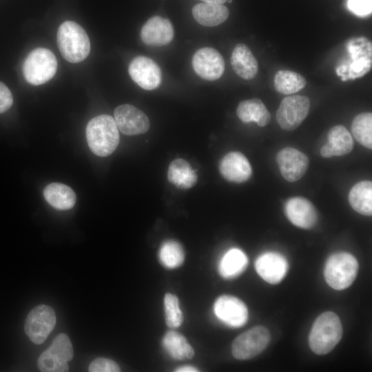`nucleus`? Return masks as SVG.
Here are the masks:
<instances>
[{
  "mask_svg": "<svg viewBox=\"0 0 372 372\" xmlns=\"http://www.w3.org/2000/svg\"><path fill=\"white\" fill-rule=\"evenodd\" d=\"M86 138L94 154L101 157L110 155L119 143L118 129L114 118L107 114L92 118L86 127Z\"/></svg>",
  "mask_w": 372,
  "mask_h": 372,
  "instance_id": "1",
  "label": "nucleus"
},
{
  "mask_svg": "<svg viewBox=\"0 0 372 372\" xmlns=\"http://www.w3.org/2000/svg\"><path fill=\"white\" fill-rule=\"evenodd\" d=\"M342 335L339 317L331 311L324 312L313 324L309 335V347L316 354H327L338 344Z\"/></svg>",
  "mask_w": 372,
  "mask_h": 372,
  "instance_id": "2",
  "label": "nucleus"
},
{
  "mask_svg": "<svg viewBox=\"0 0 372 372\" xmlns=\"http://www.w3.org/2000/svg\"><path fill=\"white\" fill-rule=\"evenodd\" d=\"M56 39L61 55L70 63L81 62L90 53L89 37L85 30L74 21H66L61 23Z\"/></svg>",
  "mask_w": 372,
  "mask_h": 372,
  "instance_id": "3",
  "label": "nucleus"
},
{
  "mask_svg": "<svg viewBox=\"0 0 372 372\" xmlns=\"http://www.w3.org/2000/svg\"><path fill=\"white\" fill-rule=\"evenodd\" d=\"M356 258L347 252H338L327 259L324 270L327 283L331 288L342 290L354 281L358 271Z\"/></svg>",
  "mask_w": 372,
  "mask_h": 372,
  "instance_id": "4",
  "label": "nucleus"
},
{
  "mask_svg": "<svg viewBox=\"0 0 372 372\" xmlns=\"http://www.w3.org/2000/svg\"><path fill=\"white\" fill-rule=\"evenodd\" d=\"M57 70L54 54L47 48H38L31 51L23 65V73L26 81L39 85L52 79Z\"/></svg>",
  "mask_w": 372,
  "mask_h": 372,
  "instance_id": "5",
  "label": "nucleus"
},
{
  "mask_svg": "<svg viewBox=\"0 0 372 372\" xmlns=\"http://www.w3.org/2000/svg\"><path fill=\"white\" fill-rule=\"evenodd\" d=\"M74 355L72 344L68 336L60 333L54 339L49 348L39 357L37 366L43 372L68 371V362Z\"/></svg>",
  "mask_w": 372,
  "mask_h": 372,
  "instance_id": "6",
  "label": "nucleus"
},
{
  "mask_svg": "<svg viewBox=\"0 0 372 372\" xmlns=\"http://www.w3.org/2000/svg\"><path fill=\"white\" fill-rule=\"evenodd\" d=\"M271 340L269 330L256 326L239 335L233 342L231 353L238 360L251 359L263 351Z\"/></svg>",
  "mask_w": 372,
  "mask_h": 372,
  "instance_id": "7",
  "label": "nucleus"
},
{
  "mask_svg": "<svg viewBox=\"0 0 372 372\" xmlns=\"http://www.w3.org/2000/svg\"><path fill=\"white\" fill-rule=\"evenodd\" d=\"M56 324L54 310L46 304H39L28 314L24 330L29 339L36 344H42Z\"/></svg>",
  "mask_w": 372,
  "mask_h": 372,
  "instance_id": "8",
  "label": "nucleus"
},
{
  "mask_svg": "<svg viewBox=\"0 0 372 372\" xmlns=\"http://www.w3.org/2000/svg\"><path fill=\"white\" fill-rule=\"evenodd\" d=\"M309 107L310 101L306 96H287L282 99L276 112V121L282 130H293L307 116Z\"/></svg>",
  "mask_w": 372,
  "mask_h": 372,
  "instance_id": "9",
  "label": "nucleus"
},
{
  "mask_svg": "<svg viewBox=\"0 0 372 372\" xmlns=\"http://www.w3.org/2000/svg\"><path fill=\"white\" fill-rule=\"evenodd\" d=\"M214 311L220 321L233 328L243 326L248 320V310L245 304L230 295L219 296L214 302Z\"/></svg>",
  "mask_w": 372,
  "mask_h": 372,
  "instance_id": "10",
  "label": "nucleus"
},
{
  "mask_svg": "<svg viewBox=\"0 0 372 372\" xmlns=\"http://www.w3.org/2000/svg\"><path fill=\"white\" fill-rule=\"evenodd\" d=\"M195 72L207 81H215L222 76L225 71V61L216 50L205 47L198 50L192 58Z\"/></svg>",
  "mask_w": 372,
  "mask_h": 372,
  "instance_id": "11",
  "label": "nucleus"
},
{
  "mask_svg": "<svg viewBox=\"0 0 372 372\" xmlns=\"http://www.w3.org/2000/svg\"><path fill=\"white\" fill-rule=\"evenodd\" d=\"M128 72L132 79L144 90H152L161 84V70L152 59L147 56L135 57L129 65Z\"/></svg>",
  "mask_w": 372,
  "mask_h": 372,
  "instance_id": "12",
  "label": "nucleus"
},
{
  "mask_svg": "<svg viewBox=\"0 0 372 372\" xmlns=\"http://www.w3.org/2000/svg\"><path fill=\"white\" fill-rule=\"evenodd\" d=\"M118 129L124 134L133 136L145 133L149 127V121L146 114L137 107L123 104L114 112Z\"/></svg>",
  "mask_w": 372,
  "mask_h": 372,
  "instance_id": "13",
  "label": "nucleus"
},
{
  "mask_svg": "<svg viewBox=\"0 0 372 372\" xmlns=\"http://www.w3.org/2000/svg\"><path fill=\"white\" fill-rule=\"evenodd\" d=\"M276 162L282 176L289 182L301 178L309 167L307 155L290 147H285L278 153Z\"/></svg>",
  "mask_w": 372,
  "mask_h": 372,
  "instance_id": "14",
  "label": "nucleus"
},
{
  "mask_svg": "<svg viewBox=\"0 0 372 372\" xmlns=\"http://www.w3.org/2000/svg\"><path fill=\"white\" fill-rule=\"evenodd\" d=\"M255 268L258 274L266 282L275 285L282 281L288 271V262L280 254L267 251L260 255Z\"/></svg>",
  "mask_w": 372,
  "mask_h": 372,
  "instance_id": "15",
  "label": "nucleus"
},
{
  "mask_svg": "<svg viewBox=\"0 0 372 372\" xmlns=\"http://www.w3.org/2000/svg\"><path fill=\"white\" fill-rule=\"evenodd\" d=\"M285 211L289 220L302 229H311L318 221V212L315 206L303 197L289 198L285 205Z\"/></svg>",
  "mask_w": 372,
  "mask_h": 372,
  "instance_id": "16",
  "label": "nucleus"
},
{
  "mask_svg": "<svg viewBox=\"0 0 372 372\" xmlns=\"http://www.w3.org/2000/svg\"><path fill=\"white\" fill-rule=\"evenodd\" d=\"M174 36L170 21L161 16L149 19L141 30L143 42L148 45L162 46L169 43Z\"/></svg>",
  "mask_w": 372,
  "mask_h": 372,
  "instance_id": "17",
  "label": "nucleus"
},
{
  "mask_svg": "<svg viewBox=\"0 0 372 372\" xmlns=\"http://www.w3.org/2000/svg\"><path fill=\"white\" fill-rule=\"evenodd\" d=\"M220 172L229 181L241 183L249 179L252 168L244 154L231 152L226 154L220 163Z\"/></svg>",
  "mask_w": 372,
  "mask_h": 372,
  "instance_id": "18",
  "label": "nucleus"
},
{
  "mask_svg": "<svg viewBox=\"0 0 372 372\" xmlns=\"http://www.w3.org/2000/svg\"><path fill=\"white\" fill-rule=\"evenodd\" d=\"M327 143L320 149V154L324 158L341 156L351 152L353 141L351 134L342 125L331 127L327 134Z\"/></svg>",
  "mask_w": 372,
  "mask_h": 372,
  "instance_id": "19",
  "label": "nucleus"
},
{
  "mask_svg": "<svg viewBox=\"0 0 372 372\" xmlns=\"http://www.w3.org/2000/svg\"><path fill=\"white\" fill-rule=\"evenodd\" d=\"M231 63L235 73L245 80L254 79L258 71V62L247 45L237 44L232 52Z\"/></svg>",
  "mask_w": 372,
  "mask_h": 372,
  "instance_id": "20",
  "label": "nucleus"
},
{
  "mask_svg": "<svg viewBox=\"0 0 372 372\" xmlns=\"http://www.w3.org/2000/svg\"><path fill=\"white\" fill-rule=\"evenodd\" d=\"M195 20L203 26L213 27L220 25L228 18V8L223 4L200 3L192 10Z\"/></svg>",
  "mask_w": 372,
  "mask_h": 372,
  "instance_id": "21",
  "label": "nucleus"
},
{
  "mask_svg": "<svg viewBox=\"0 0 372 372\" xmlns=\"http://www.w3.org/2000/svg\"><path fill=\"white\" fill-rule=\"evenodd\" d=\"M47 203L58 210L72 209L76 203V194L71 187L59 183L48 185L43 190Z\"/></svg>",
  "mask_w": 372,
  "mask_h": 372,
  "instance_id": "22",
  "label": "nucleus"
},
{
  "mask_svg": "<svg viewBox=\"0 0 372 372\" xmlns=\"http://www.w3.org/2000/svg\"><path fill=\"white\" fill-rule=\"evenodd\" d=\"M236 113L244 123L256 122L260 127L266 126L271 119V114L262 101L258 99L242 101L238 105Z\"/></svg>",
  "mask_w": 372,
  "mask_h": 372,
  "instance_id": "23",
  "label": "nucleus"
},
{
  "mask_svg": "<svg viewBox=\"0 0 372 372\" xmlns=\"http://www.w3.org/2000/svg\"><path fill=\"white\" fill-rule=\"evenodd\" d=\"M248 258L240 249L232 248L228 250L220 259L218 272L225 279H232L241 274L246 269Z\"/></svg>",
  "mask_w": 372,
  "mask_h": 372,
  "instance_id": "24",
  "label": "nucleus"
},
{
  "mask_svg": "<svg viewBox=\"0 0 372 372\" xmlns=\"http://www.w3.org/2000/svg\"><path fill=\"white\" fill-rule=\"evenodd\" d=\"M162 345L169 355L176 360L191 359L194 355V351L187 340L175 331H169L165 334Z\"/></svg>",
  "mask_w": 372,
  "mask_h": 372,
  "instance_id": "25",
  "label": "nucleus"
},
{
  "mask_svg": "<svg viewBox=\"0 0 372 372\" xmlns=\"http://www.w3.org/2000/svg\"><path fill=\"white\" fill-rule=\"evenodd\" d=\"M168 180L180 189L192 187L197 182V176L189 163L183 158L173 161L167 172Z\"/></svg>",
  "mask_w": 372,
  "mask_h": 372,
  "instance_id": "26",
  "label": "nucleus"
},
{
  "mask_svg": "<svg viewBox=\"0 0 372 372\" xmlns=\"http://www.w3.org/2000/svg\"><path fill=\"white\" fill-rule=\"evenodd\" d=\"M349 202L358 213L371 216L372 214V183L363 180L355 184L349 194Z\"/></svg>",
  "mask_w": 372,
  "mask_h": 372,
  "instance_id": "27",
  "label": "nucleus"
},
{
  "mask_svg": "<svg viewBox=\"0 0 372 372\" xmlns=\"http://www.w3.org/2000/svg\"><path fill=\"white\" fill-rule=\"evenodd\" d=\"M274 87L282 94H291L304 87L307 81L299 73L290 70H279L274 76Z\"/></svg>",
  "mask_w": 372,
  "mask_h": 372,
  "instance_id": "28",
  "label": "nucleus"
},
{
  "mask_svg": "<svg viewBox=\"0 0 372 372\" xmlns=\"http://www.w3.org/2000/svg\"><path fill=\"white\" fill-rule=\"evenodd\" d=\"M158 259L162 265L167 269L180 267L185 260L183 247L174 240L163 242L158 251Z\"/></svg>",
  "mask_w": 372,
  "mask_h": 372,
  "instance_id": "29",
  "label": "nucleus"
},
{
  "mask_svg": "<svg viewBox=\"0 0 372 372\" xmlns=\"http://www.w3.org/2000/svg\"><path fill=\"white\" fill-rule=\"evenodd\" d=\"M351 131L358 142L368 149L372 148V114L371 112L358 114L353 121Z\"/></svg>",
  "mask_w": 372,
  "mask_h": 372,
  "instance_id": "30",
  "label": "nucleus"
},
{
  "mask_svg": "<svg viewBox=\"0 0 372 372\" xmlns=\"http://www.w3.org/2000/svg\"><path fill=\"white\" fill-rule=\"evenodd\" d=\"M164 311L165 322L169 328L180 327L183 321V316L179 307L178 298L174 294L167 293L164 297Z\"/></svg>",
  "mask_w": 372,
  "mask_h": 372,
  "instance_id": "31",
  "label": "nucleus"
},
{
  "mask_svg": "<svg viewBox=\"0 0 372 372\" xmlns=\"http://www.w3.org/2000/svg\"><path fill=\"white\" fill-rule=\"evenodd\" d=\"M88 371L90 372H118L121 369L114 361L105 358L94 359L89 365Z\"/></svg>",
  "mask_w": 372,
  "mask_h": 372,
  "instance_id": "32",
  "label": "nucleus"
},
{
  "mask_svg": "<svg viewBox=\"0 0 372 372\" xmlns=\"http://www.w3.org/2000/svg\"><path fill=\"white\" fill-rule=\"evenodd\" d=\"M347 6L354 14L366 17L371 13L372 0H347Z\"/></svg>",
  "mask_w": 372,
  "mask_h": 372,
  "instance_id": "33",
  "label": "nucleus"
},
{
  "mask_svg": "<svg viewBox=\"0 0 372 372\" xmlns=\"http://www.w3.org/2000/svg\"><path fill=\"white\" fill-rule=\"evenodd\" d=\"M13 103V96L8 87L0 81V114L8 111Z\"/></svg>",
  "mask_w": 372,
  "mask_h": 372,
  "instance_id": "34",
  "label": "nucleus"
},
{
  "mask_svg": "<svg viewBox=\"0 0 372 372\" xmlns=\"http://www.w3.org/2000/svg\"><path fill=\"white\" fill-rule=\"evenodd\" d=\"M176 372H196V371H199V370L193 366H189V365H187V366H180L177 369H176V370H174Z\"/></svg>",
  "mask_w": 372,
  "mask_h": 372,
  "instance_id": "35",
  "label": "nucleus"
},
{
  "mask_svg": "<svg viewBox=\"0 0 372 372\" xmlns=\"http://www.w3.org/2000/svg\"><path fill=\"white\" fill-rule=\"evenodd\" d=\"M204 3H216V4H223L227 1V0H201Z\"/></svg>",
  "mask_w": 372,
  "mask_h": 372,
  "instance_id": "36",
  "label": "nucleus"
},
{
  "mask_svg": "<svg viewBox=\"0 0 372 372\" xmlns=\"http://www.w3.org/2000/svg\"><path fill=\"white\" fill-rule=\"evenodd\" d=\"M227 1H228V3H231L232 0H227Z\"/></svg>",
  "mask_w": 372,
  "mask_h": 372,
  "instance_id": "37",
  "label": "nucleus"
}]
</instances>
